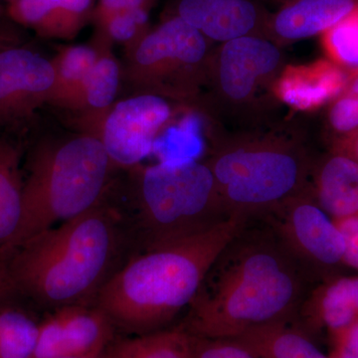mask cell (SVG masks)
<instances>
[{"mask_svg":"<svg viewBox=\"0 0 358 358\" xmlns=\"http://www.w3.org/2000/svg\"><path fill=\"white\" fill-rule=\"evenodd\" d=\"M267 223L250 227L248 219L212 263L179 324L187 333L230 339L294 319L313 272Z\"/></svg>","mask_w":358,"mask_h":358,"instance_id":"1","label":"cell"},{"mask_svg":"<svg viewBox=\"0 0 358 358\" xmlns=\"http://www.w3.org/2000/svg\"><path fill=\"white\" fill-rule=\"evenodd\" d=\"M134 242L126 216L102 201L28 240L3 261L18 293L55 310L94 303Z\"/></svg>","mask_w":358,"mask_h":358,"instance_id":"2","label":"cell"},{"mask_svg":"<svg viewBox=\"0 0 358 358\" xmlns=\"http://www.w3.org/2000/svg\"><path fill=\"white\" fill-rule=\"evenodd\" d=\"M248 219L232 216L204 232L136 254L103 287L94 303L128 333L167 329L189 308L212 263Z\"/></svg>","mask_w":358,"mask_h":358,"instance_id":"3","label":"cell"},{"mask_svg":"<svg viewBox=\"0 0 358 358\" xmlns=\"http://www.w3.org/2000/svg\"><path fill=\"white\" fill-rule=\"evenodd\" d=\"M209 166L231 216H263L312 185L315 162L303 134L272 126L246 133H213Z\"/></svg>","mask_w":358,"mask_h":358,"instance_id":"4","label":"cell"},{"mask_svg":"<svg viewBox=\"0 0 358 358\" xmlns=\"http://www.w3.org/2000/svg\"><path fill=\"white\" fill-rule=\"evenodd\" d=\"M114 166L96 136L37 148L23 182L20 226L0 259L40 233L101 203Z\"/></svg>","mask_w":358,"mask_h":358,"instance_id":"5","label":"cell"},{"mask_svg":"<svg viewBox=\"0 0 358 358\" xmlns=\"http://www.w3.org/2000/svg\"><path fill=\"white\" fill-rule=\"evenodd\" d=\"M131 176L133 210L126 217L140 252L193 236L232 217L204 160L136 166Z\"/></svg>","mask_w":358,"mask_h":358,"instance_id":"6","label":"cell"},{"mask_svg":"<svg viewBox=\"0 0 358 358\" xmlns=\"http://www.w3.org/2000/svg\"><path fill=\"white\" fill-rule=\"evenodd\" d=\"M281 46L261 36H245L212 49L206 83L195 109L220 133L274 126L279 105L274 84L286 65Z\"/></svg>","mask_w":358,"mask_h":358,"instance_id":"7","label":"cell"},{"mask_svg":"<svg viewBox=\"0 0 358 358\" xmlns=\"http://www.w3.org/2000/svg\"><path fill=\"white\" fill-rule=\"evenodd\" d=\"M209 40L178 15L129 48L124 75L140 94L195 108L206 83Z\"/></svg>","mask_w":358,"mask_h":358,"instance_id":"8","label":"cell"},{"mask_svg":"<svg viewBox=\"0 0 358 358\" xmlns=\"http://www.w3.org/2000/svg\"><path fill=\"white\" fill-rule=\"evenodd\" d=\"M263 216L313 274L326 279L333 275L329 271L345 266L343 236L317 203L312 185Z\"/></svg>","mask_w":358,"mask_h":358,"instance_id":"9","label":"cell"},{"mask_svg":"<svg viewBox=\"0 0 358 358\" xmlns=\"http://www.w3.org/2000/svg\"><path fill=\"white\" fill-rule=\"evenodd\" d=\"M173 117L169 100L138 94L110 107L98 122V138L115 166L134 169L152 154L157 136Z\"/></svg>","mask_w":358,"mask_h":358,"instance_id":"10","label":"cell"},{"mask_svg":"<svg viewBox=\"0 0 358 358\" xmlns=\"http://www.w3.org/2000/svg\"><path fill=\"white\" fill-rule=\"evenodd\" d=\"M117 329L95 303L55 308L40 320L34 358H100Z\"/></svg>","mask_w":358,"mask_h":358,"instance_id":"11","label":"cell"},{"mask_svg":"<svg viewBox=\"0 0 358 358\" xmlns=\"http://www.w3.org/2000/svg\"><path fill=\"white\" fill-rule=\"evenodd\" d=\"M54 82L52 61L13 44L0 49V122L24 119L48 102Z\"/></svg>","mask_w":358,"mask_h":358,"instance_id":"12","label":"cell"},{"mask_svg":"<svg viewBox=\"0 0 358 358\" xmlns=\"http://www.w3.org/2000/svg\"><path fill=\"white\" fill-rule=\"evenodd\" d=\"M176 15L209 41L245 36L266 38L268 15L252 0H180Z\"/></svg>","mask_w":358,"mask_h":358,"instance_id":"13","label":"cell"},{"mask_svg":"<svg viewBox=\"0 0 358 358\" xmlns=\"http://www.w3.org/2000/svg\"><path fill=\"white\" fill-rule=\"evenodd\" d=\"M348 70L329 59L308 64H286L274 84L278 102L298 112H315L326 106L343 90Z\"/></svg>","mask_w":358,"mask_h":358,"instance_id":"14","label":"cell"},{"mask_svg":"<svg viewBox=\"0 0 358 358\" xmlns=\"http://www.w3.org/2000/svg\"><path fill=\"white\" fill-rule=\"evenodd\" d=\"M300 329L310 336L331 334L358 320V275H333L310 289L296 315Z\"/></svg>","mask_w":358,"mask_h":358,"instance_id":"15","label":"cell"},{"mask_svg":"<svg viewBox=\"0 0 358 358\" xmlns=\"http://www.w3.org/2000/svg\"><path fill=\"white\" fill-rule=\"evenodd\" d=\"M358 13V0H294L270 14L266 38L282 46L320 35Z\"/></svg>","mask_w":358,"mask_h":358,"instance_id":"16","label":"cell"},{"mask_svg":"<svg viewBox=\"0 0 358 358\" xmlns=\"http://www.w3.org/2000/svg\"><path fill=\"white\" fill-rule=\"evenodd\" d=\"M94 0H13L7 13L18 24L40 36L72 39L86 24Z\"/></svg>","mask_w":358,"mask_h":358,"instance_id":"17","label":"cell"},{"mask_svg":"<svg viewBox=\"0 0 358 358\" xmlns=\"http://www.w3.org/2000/svg\"><path fill=\"white\" fill-rule=\"evenodd\" d=\"M313 195L331 219L358 214V164L345 155L329 152L315 162L312 174Z\"/></svg>","mask_w":358,"mask_h":358,"instance_id":"18","label":"cell"},{"mask_svg":"<svg viewBox=\"0 0 358 358\" xmlns=\"http://www.w3.org/2000/svg\"><path fill=\"white\" fill-rule=\"evenodd\" d=\"M230 339L259 358H331L292 322L265 324Z\"/></svg>","mask_w":358,"mask_h":358,"instance_id":"19","label":"cell"},{"mask_svg":"<svg viewBox=\"0 0 358 358\" xmlns=\"http://www.w3.org/2000/svg\"><path fill=\"white\" fill-rule=\"evenodd\" d=\"M195 336L176 326L117 339L100 358H193Z\"/></svg>","mask_w":358,"mask_h":358,"instance_id":"20","label":"cell"},{"mask_svg":"<svg viewBox=\"0 0 358 358\" xmlns=\"http://www.w3.org/2000/svg\"><path fill=\"white\" fill-rule=\"evenodd\" d=\"M100 51L101 48L96 47L76 45L59 52L52 60L55 82L47 103L71 109L98 60Z\"/></svg>","mask_w":358,"mask_h":358,"instance_id":"21","label":"cell"},{"mask_svg":"<svg viewBox=\"0 0 358 358\" xmlns=\"http://www.w3.org/2000/svg\"><path fill=\"white\" fill-rule=\"evenodd\" d=\"M22 190L20 154L9 143H0V255L20 226Z\"/></svg>","mask_w":358,"mask_h":358,"instance_id":"22","label":"cell"},{"mask_svg":"<svg viewBox=\"0 0 358 358\" xmlns=\"http://www.w3.org/2000/svg\"><path fill=\"white\" fill-rule=\"evenodd\" d=\"M121 70L109 52L101 47L100 56L71 109L85 110L95 122L107 114L119 92Z\"/></svg>","mask_w":358,"mask_h":358,"instance_id":"23","label":"cell"},{"mask_svg":"<svg viewBox=\"0 0 358 358\" xmlns=\"http://www.w3.org/2000/svg\"><path fill=\"white\" fill-rule=\"evenodd\" d=\"M10 303H0V358H34L40 322Z\"/></svg>","mask_w":358,"mask_h":358,"instance_id":"24","label":"cell"},{"mask_svg":"<svg viewBox=\"0 0 358 358\" xmlns=\"http://www.w3.org/2000/svg\"><path fill=\"white\" fill-rule=\"evenodd\" d=\"M169 124L157 136L152 150L159 157V162L197 159L202 148L197 120L189 115L174 126Z\"/></svg>","mask_w":358,"mask_h":358,"instance_id":"25","label":"cell"},{"mask_svg":"<svg viewBox=\"0 0 358 358\" xmlns=\"http://www.w3.org/2000/svg\"><path fill=\"white\" fill-rule=\"evenodd\" d=\"M327 124L333 143L358 131V68L348 71L343 90L329 103Z\"/></svg>","mask_w":358,"mask_h":358,"instance_id":"26","label":"cell"},{"mask_svg":"<svg viewBox=\"0 0 358 358\" xmlns=\"http://www.w3.org/2000/svg\"><path fill=\"white\" fill-rule=\"evenodd\" d=\"M327 58L345 70L358 68V13L320 34Z\"/></svg>","mask_w":358,"mask_h":358,"instance_id":"27","label":"cell"},{"mask_svg":"<svg viewBox=\"0 0 358 358\" xmlns=\"http://www.w3.org/2000/svg\"><path fill=\"white\" fill-rule=\"evenodd\" d=\"M148 9L143 7L110 16L100 24L106 37L128 44L131 48L148 32Z\"/></svg>","mask_w":358,"mask_h":358,"instance_id":"28","label":"cell"},{"mask_svg":"<svg viewBox=\"0 0 358 358\" xmlns=\"http://www.w3.org/2000/svg\"><path fill=\"white\" fill-rule=\"evenodd\" d=\"M193 358H259L231 339H212L195 336Z\"/></svg>","mask_w":358,"mask_h":358,"instance_id":"29","label":"cell"},{"mask_svg":"<svg viewBox=\"0 0 358 358\" xmlns=\"http://www.w3.org/2000/svg\"><path fill=\"white\" fill-rule=\"evenodd\" d=\"M331 358H358V320L329 334Z\"/></svg>","mask_w":358,"mask_h":358,"instance_id":"30","label":"cell"},{"mask_svg":"<svg viewBox=\"0 0 358 358\" xmlns=\"http://www.w3.org/2000/svg\"><path fill=\"white\" fill-rule=\"evenodd\" d=\"M333 221L345 243V265L358 272V214Z\"/></svg>","mask_w":358,"mask_h":358,"instance_id":"31","label":"cell"},{"mask_svg":"<svg viewBox=\"0 0 358 358\" xmlns=\"http://www.w3.org/2000/svg\"><path fill=\"white\" fill-rule=\"evenodd\" d=\"M150 3L152 0H98L95 9V17L101 24L115 13L143 8V7L150 8Z\"/></svg>","mask_w":358,"mask_h":358,"instance_id":"32","label":"cell"},{"mask_svg":"<svg viewBox=\"0 0 358 358\" xmlns=\"http://www.w3.org/2000/svg\"><path fill=\"white\" fill-rule=\"evenodd\" d=\"M18 293L6 262L0 259V303H8Z\"/></svg>","mask_w":358,"mask_h":358,"instance_id":"33","label":"cell"},{"mask_svg":"<svg viewBox=\"0 0 358 358\" xmlns=\"http://www.w3.org/2000/svg\"><path fill=\"white\" fill-rule=\"evenodd\" d=\"M331 152L345 155L358 164V131L331 143Z\"/></svg>","mask_w":358,"mask_h":358,"instance_id":"34","label":"cell"},{"mask_svg":"<svg viewBox=\"0 0 358 358\" xmlns=\"http://www.w3.org/2000/svg\"><path fill=\"white\" fill-rule=\"evenodd\" d=\"M10 44H13V40L6 36V34L0 33V49L4 48V47L8 46Z\"/></svg>","mask_w":358,"mask_h":358,"instance_id":"35","label":"cell"},{"mask_svg":"<svg viewBox=\"0 0 358 358\" xmlns=\"http://www.w3.org/2000/svg\"><path fill=\"white\" fill-rule=\"evenodd\" d=\"M279 1L282 2L284 4L289 3V2H293L294 0H279Z\"/></svg>","mask_w":358,"mask_h":358,"instance_id":"36","label":"cell"},{"mask_svg":"<svg viewBox=\"0 0 358 358\" xmlns=\"http://www.w3.org/2000/svg\"><path fill=\"white\" fill-rule=\"evenodd\" d=\"M7 1L10 2V1H13V0H7Z\"/></svg>","mask_w":358,"mask_h":358,"instance_id":"37","label":"cell"}]
</instances>
